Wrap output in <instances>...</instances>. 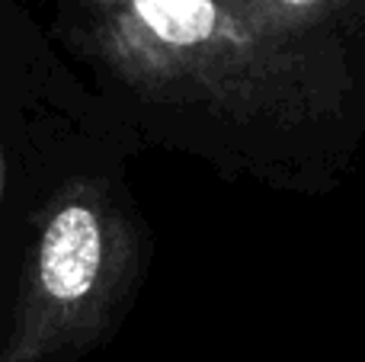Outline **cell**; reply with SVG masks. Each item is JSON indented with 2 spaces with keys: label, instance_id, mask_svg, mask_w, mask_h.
Wrapping results in <instances>:
<instances>
[{
  "label": "cell",
  "instance_id": "6da1fadb",
  "mask_svg": "<svg viewBox=\"0 0 365 362\" xmlns=\"http://www.w3.org/2000/svg\"><path fill=\"white\" fill-rule=\"evenodd\" d=\"M96 55L141 93L231 119L289 115L317 90L314 58L244 0H83Z\"/></svg>",
  "mask_w": 365,
  "mask_h": 362
},
{
  "label": "cell",
  "instance_id": "7a4b0ae2",
  "mask_svg": "<svg viewBox=\"0 0 365 362\" xmlns=\"http://www.w3.org/2000/svg\"><path fill=\"white\" fill-rule=\"evenodd\" d=\"M141 276V231L113 190L71 183L45 212L4 362H51L115 324Z\"/></svg>",
  "mask_w": 365,
  "mask_h": 362
},
{
  "label": "cell",
  "instance_id": "3957f363",
  "mask_svg": "<svg viewBox=\"0 0 365 362\" xmlns=\"http://www.w3.org/2000/svg\"><path fill=\"white\" fill-rule=\"evenodd\" d=\"M253 19L285 45L317 51L321 36L346 19V0H247Z\"/></svg>",
  "mask_w": 365,
  "mask_h": 362
},
{
  "label": "cell",
  "instance_id": "277c9868",
  "mask_svg": "<svg viewBox=\"0 0 365 362\" xmlns=\"http://www.w3.org/2000/svg\"><path fill=\"white\" fill-rule=\"evenodd\" d=\"M346 26H359L365 36V0H346Z\"/></svg>",
  "mask_w": 365,
  "mask_h": 362
}]
</instances>
